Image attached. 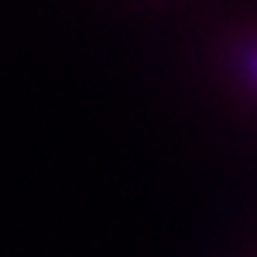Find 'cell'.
Listing matches in <instances>:
<instances>
[{
  "label": "cell",
  "mask_w": 257,
  "mask_h": 257,
  "mask_svg": "<svg viewBox=\"0 0 257 257\" xmlns=\"http://www.w3.org/2000/svg\"><path fill=\"white\" fill-rule=\"evenodd\" d=\"M243 76H247L250 86H257V45L243 52Z\"/></svg>",
  "instance_id": "obj_1"
}]
</instances>
